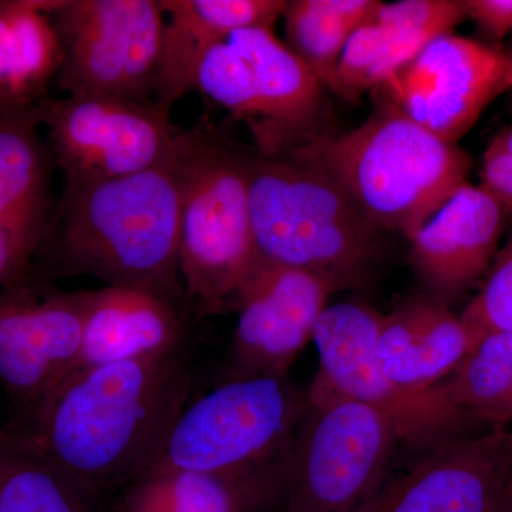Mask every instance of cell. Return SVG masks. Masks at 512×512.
<instances>
[{
    "label": "cell",
    "instance_id": "cell-1",
    "mask_svg": "<svg viewBox=\"0 0 512 512\" xmlns=\"http://www.w3.org/2000/svg\"><path fill=\"white\" fill-rule=\"evenodd\" d=\"M181 350L80 370L5 429L101 494L146 476L190 404Z\"/></svg>",
    "mask_w": 512,
    "mask_h": 512
},
{
    "label": "cell",
    "instance_id": "cell-2",
    "mask_svg": "<svg viewBox=\"0 0 512 512\" xmlns=\"http://www.w3.org/2000/svg\"><path fill=\"white\" fill-rule=\"evenodd\" d=\"M184 153L143 173L64 185L28 282L86 275L180 303Z\"/></svg>",
    "mask_w": 512,
    "mask_h": 512
},
{
    "label": "cell",
    "instance_id": "cell-3",
    "mask_svg": "<svg viewBox=\"0 0 512 512\" xmlns=\"http://www.w3.org/2000/svg\"><path fill=\"white\" fill-rule=\"evenodd\" d=\"M288 156L332 177L380 231L407 239L464 184L471 158L384 100L348 133H322Z\"/></svg>",
    "mask_w": 512,
    "mask_h": 512
},
{
    "label": "cell",
    "instance_id": "cell-4",
    "mask_svg": "<svg viewBox=\"0 0 512 512\" xmlns=\"http://www.w3.org/2000/svg\"><path fill=\"white\" fill-rule=\"evenodd\" d=\"M247 181L261 262L302 269L335 293L369 281L383 231L332 177L295 157L248 151Z\"/></svg>",
    "mask_w": 512,
    "mask_h": 512
},
{
    "label": "cell",
    "instance_id": "cell-5",
    "mask_svg": "<svg viewBox=\"0 0 512 512\" xmlns=\"http://www.w3.org/2000/svg\"><path fill=\"white\" fill-rule=\"evenodd\" d=\"M306 403L308 392L288 377L227 380L185 407L150 471L217 474L276 512Z\"/></svg>",
    "mask_w": 512,
    "mask_h": 512
},
{
    "label": "cell",
    "instance_id": "cell-6",
    "mask_svg": "<svg viewBox=\"0 0 512 512\" xmlns=\"http://www.w3.org/2000/svg\"><path fill=\"white\" fill-rule=\"evenodd\" d=\"M248 151L207 128L181 158L180 276L200 315L235 312L261 259L249 215Z\"/></svg>",
    "mask_w": 512,
    "mask_h": 512
},
{
    "label": "cell",
    "instance_id": "cell-7",
    "mask_svg": "<svg viewBox=\"0 0 512 512\" xmlns=\"http://www.w3.org/2000/svg\"><path fill=\"white\" fill-rule=\"evenodd\" d=\"M276 512H367L389 480L399 436L366 404L313 379Z\"/></svg>",
    "mask_w": 512,
    "mask_h": 512
},
{
    "label": "cell",
    "instance_id": "cell-8",
    "mask_svg": "<svg viewBox=\"0 0 512 512\" xmlns=\"http://www.w3.org/2000/svg\"><path fill=\"white\" fill-rule=\"evenodd\" d=\"M195 90L245 124L259 156H288L322 134L323 84L274 30H238L212 47Z\"/></svg>",
    "mask_w": 512,
    "mask_h": 512
},
{
    "label": "cell",
    "instance_id": "cell-9",
    "mask_svg": "<svg viewBox=\"0 0 512 512\" xmlns=\"http://www.w3.org/2000/svg\"><path fill=\"white\" fill-rule=\"evenodd\" d=\"M49 15L62 46L60 92L154 103L165 30L161 0H52Z\"/></svg>",
    "mask_w": 512,
    "mask_h": 512
},
{
    "label": "cell",
    "instance_id": "cell-10",
    "mask_svg": "<svg viewBox=\"0 0 512 512\" xmlns=\"http://www.w3.org/2000/svg\"><path fill=\"white\" fill-rule=\"evenodd\" d=\"M383 315L366 303L326 306L313 332L320 357L315 379L340 396L372 407L392 423L400 446L417 454L446 441L470 436L473 420L464 416L437 387L413 393L384 375L377 357Z\"/></svg>",
    "mask_w": 512,
    "mask_h": 512
},
{
    "label": "cell",
    "instance_id": "cell-11",
    "mask_svg": "<svg viewBox=\"0 0 512 512\" xmlns=\"http://www.w3.org/2000/svg\"><path fill=\"white\" fill-rule=\"evenodd\" d=\"M40 113L64 185L143 173L180 157L190 143V131L154 103L49 96Z\"/></svg>",
    "mask_w": 512,
    "mask_h": 512
},
{
    "label": "cell",
    "instance_id": "cell-12",
    "mask_svg": "<svg viewBox=\"0 0 512 512\" xmlns=\"http://www.w3.org/2000/svg\"><path fill=\"white\" fill-rule=\"evenodd\" d=\"M379 89L410 119L457 144L497 97L511 92L512 52L448 33Z\"/></svg>",
    "mask_w": 512,
    "mask_h": 512
},
{
    "label": "cell",
    "instance_id": "cell-13",
    "mask_svg": "<svg viewBox=\"0 0 512 512\" xmlns=\"http://www.w3.org/2000/svg\"><path fill=\"white\" fill-rule=\"evenodd\" d=\"M84 291L64 292L49 282L0 289V386L13 417L72 375L82 343Z\"/></svg>",
    "mask_w": 512,
    "mask_h": 512
},
{
    "label": "cell",
    "instance_id": "cell-14",
    "mask_svg": "<svg viewBox=\"0 0 512 512\" xmlns=\"http://www.w3.org/2000/svg\"><path fill=\"white\" fill-rule=\"evenodd\" d=\"M333 293L309 272L261 262L235 308L227 380L288 377Z\"/></svg>",
    "mask_w": 512,
    "mask_h": 512
},
{
    "label": "cell",
    "instance_id": "cell-15",
    "mask_svg": "<svg viewBox=\"0 0 512 512\" xmlns=\"http://www.w3.org/2000/svg\"><path fill=\"white\" fill-rule=\"evenodd\" d=\"M511 484L512 437H464L417 454L367 512H498Z\"/></svg>",
    "mask_w": 512,
    "mask_h": 512
},
{
    "label": "cell",
    "instance_id": "cell-16",
    "mask_svg": "<svg viewBox=\"0 0 512 512\" xmlns=\"http://www.w3.org/2000/svg\"><path fill=\"white\" fill-rule=\"evenodd\" d=\"M507 215L468 181L409 239L410 262L430 298L448 306L490 269Z\"/></svg>",
    "mask_w": 512,
    "mask_h": 512
},
{
    "label": "cell",
    "instance_id": "cell-17",
    "mask_svg": "<svg viewBox=\"0 0 512 512\" xmlns=\"http://www.w3.org/2000/svg\"><path fill=\"white\" fill-rule=\"evenodd\" d=\"M180 303L146 289L84 291L82 343L73 373L181 350Z\"/></svg>",
    "mask_w": 512,
    "mask_h": 512
},
{
    "label": "cell",
    "instance_id": "cell-18",
    "mask_svg": "<svg viewBox=\"0 0 512 512\" xmlns=\"http://www.w3.org/2000/svg\"><path fill=\"white\" fill-rule=\"evenodd\" d=\"M288 0H161L163 49L154 104L170 113L195 90L198 67L212 47L242 29L274 30Z\"/></svg>",
    "mask_w": 512,
    "mask_h": 512
},
{
    "label": "cell",
    "instance_id": "cell-19",
    "mask_svg": "<svg viewBox=\"0 0 512 512\" xmlns=\"http://www.w3.org/2000/svg\"><path fill=\"white\" fill-rule=\"evenodd\" d=\"M473 346L460 316L429 295H421L383 315L377 357L394 384L426 393L446 380Z\"/></svg>",
    "mask_w": 512,
    "mask_h": 512
},
{
    "label": "cell",
    "instance_id": "cell-20",
    "mask_svg": "<svg viewBox=\"0 0 512 512\" xmlns=\"http://www.w3.org/2000/svg\"><path fill=\"white\" fill-rule=\"evenodd\" d=\"M42 130L40 104L0 116V225L33 261L57 204L52 192L56 161Z\"/></svg>",
    "mask_w": 512,
    "mask_h": 512
},
{
    "label": "cell",
    "instance_id": "cell-21",
    "mask_svg": "<svg viewBox=\"0 0 512 512\" xmlns=\"http://www.w3.org/2000/svg\"><path fill=\"white\" fill-rule=\"evenodd\" d=\"M52 0H0V116L49 97L63 53L53 28Z\"/></svg>",
    "mask_w": 512,
    "mask_h": 512
},
{
    "label": "cell",
    "instance_id": "cell-22",
    "mask_svg": "<svg viewBox=\"0 0 512 512\" xmlns=\"http://www.w3.org/2000/svg\"><path fill=\"white\" fill-rule=\"evenodd\" d=\"M100 495L0 427V512H99Z\"/></svg>",
    "mask_w": 512,
    "mask_h": 512
},
{
    "label": "cell",
    "instance_id": "cell-23",
    "mask_svg": "<svg viewBox=\"0 0 512 512\" xmlns=\"http://www.w3.org/2000/svg\"><path fill=\"white\" fill-rule=\"evenodd\" d=\"M377 0H288L285 45L336 93L338 66L350 37L370 22Z\"/></svg>",
    "mask_w": 512,
    "mask_h": 512
},
{
    "label": "cell",
    "instance_id": "cell-24",
    "mask_svg": "<svg viewBox=\"0 0 512 512\" xmlns=\"http://www.w3.org/2000/svg\"><path fill=\"white\" fill-rule=\"evenodd\" d=\"M123 511L271 512V508L245 485L217 474L156 470L130 484Z\"/></svg>",
    "mask_w": 512,
    "mask_h": 512
},
{
    "label": "cell",
    "instance_id": "cell-25",
    "mask_svg": "<svg viewBox=\"0 0 512 512\" xmlns=\"http://www.w3.org/2000/svg\"><path fill=\"white\" fill-rule=\"evenodd\" d=\"M436 387L470 420L508 419L512 416V330L478 340L460 366Z\"/></svg>",
    "mask_w": 512,
    "mask_h": 512
},
{
    "label": "cell",
    "instance_id": "cell-26",
    "mask_svg": "<svg viewBox=\"0 0 512 512\" xmlns=\"http://www.w3.org/2000/svg\"><path fill=\"white\" fill-rule=\"evenodd\" d=\"M460 318L474 345L490 333L512 330V237L495 255L483 288Z\"/></svg>",
    "mask_w": 512,
    "mask_h": 512
},
{
    "label": "cell",
    "instance_id": "cell-27",
    "mask_svg": "<svg viewBox=\"0 0 512 512\" xmlns=\"http://www.w3.org/2000/svg\"><path fill=\"white\" fill-rule=\"evenodd\" d=\"M480 187L487 191L507 214L512 212V154L493 140L484 151Z\"/></svg>",
    "mask_w": 512,
    "mask_h": 512
},
{
    "label": "cell",
    "instance_id": "cell-28",
    "mask_svg": "<svg viewBox=\"0 0 512 512\" xmlns=\"http://www.w3.org/2000/svg\"><path fill=\"white\" fill-rule=\"evenodd\" d=\"M466 18L476 23L487 45L497 46L512 32V0H461Z\"/></svg>",
    "mask_w": 512,
    "mask_h": 512
},
{
    "label": "cell",
    "instance_id": "cell-29",
    "mask_svg": "<svg viewBox=\"0 0 512 512\" xmlns=\"http://www.w3.org/2000/svg\"><path fill=\"white\" fill-rule=\"evenodd\" d=\"M33 262L8 229L0 225V289L28 282Z\"/></svg>",
    "mask_w": 512,
    "mask_h": 512
},
{
    "label": "cell",
    "instance_id": "cell-30",
    "mask_svg": "<svg viewBox=\"0 0 512 512\" xmlns=\"http://www.w3.org/2000/svg\"><path fill=\"white\" fill-rule=\"evenodd\" d=\"M494 140L512 154V127L510 130H505L503 133L498 134Z\"/></svg>",
    "mask_w": 512,
    "mask_h": 512
},
{
    "label": "cell",
    "instance_id": "cell-31",
    "mask_svg": "<svg viewBox=\"0 0 512 512\" xmlns=\"http://www.w3.org/2000/svg\"><path fill=\"white\" fill-rule=\"evenodd\" d=\"M498 512H512V484L508 493L505 494L503 503H501V507Z\"/></svg>",
    "mask_w": 512,
    "mask_h": 512
}]
</instances>
